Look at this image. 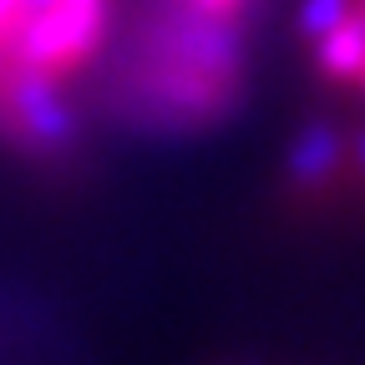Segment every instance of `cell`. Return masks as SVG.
<instances>
[{"instance_id":"3957f363","label":"cell","mask_w":365,"mask_h":365,"mask_svg":"<svg viewBox=\"0 0 365 365\" xmlns=\"http://www.w3.org/2000/svg\"><path fill=\"white\" fill-rule=\"evenodd\" d=\"M178 6H188V11H198L208 21H223V26H249L259 0H178Z\"/></svg>"},{"instance_id":"7a4b0ae2","label":"cell","mask_w":365,"mask_h":365,"mask_svg":"<svg viewBox=\"0 0 365 365\" xmlns=\"http://www.w3.org/2000/svg\"><path fill=\"white\" fill-rule=\"evenodd\" d=\"M26 21H31V0H0V97H6L11 81H16Z\"/></svg>"},{"instance_id":"6da1fadb","label":"cell","mask_w":365,"mask_h":365,"mask_svg":"<svg viewBox=\"0 0 365 365\" xmlns=\"http://www.w3.org/2000/svg\"><path fill=\"white\" fill-rule=\"evenodd\" d=\"M244 91V26L208 21L178 0L137 11L117 31L107 97L137 127H208L234 112Z\"/></svg>"}]
</instances>
